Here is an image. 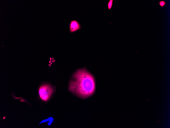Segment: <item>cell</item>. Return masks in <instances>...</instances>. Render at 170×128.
<instances>
[{
    "label": "cell",
    "mask_w": 170,
    "mask_h": 128,
    "mask_svg": "<svg viewBox=\"0 0 170 128\" xmlns=\"http://www.w3.org/2000/svg\"><path fill=\"white\" fill-rule=\"evenodd\" d=\"M113 0H110L108 4V9H110L111 8L112 5Z\"/></svg>",
    "instance_id": "4"
},
{
    "label": "cell",
    "mask_w": 170,
    "mask_h": 128,
    "mask_svg": "<svg viewBox=\"0 0 170 128\" xmlns=\"http://www.w3.org/2000/svg\"><path fill=\"white\" fill-rule=\"evenodd\" d=\"M55 86L50 83L47 82L42 83L38 89L40 98L43 101H47L51 99L56 92Z\"/></svg>",
    "instance_id": "2"
},
{
    "label": "cell",
    "mask_w": 170,
    "mask_h": 128,
    "mask_svg": "<svg viewBox=\"0 0 170 128\" xmlns=\"http://www.w3.org/2000/svg\"><path fill=\"white\" fill-rule=\"evenodd\" d=\"M69 27V32L73 33L80 30L81 26L78 21L76 20H73L70 21Z\"/></svg>",
    "instance_id": "3"
},
{
    "label": "cell",
    "mask_w": 170,
    "mask_h": 128,
    "mask_svg": "<svg viewBox=\"0 0 170 128\" xmlns=\"http://www.w3.org/2000/svg\"><path fill=\"white\" fill-rule=\"evenodd\" d=\"M159 4L160 6L162 7H163L166 4V3L164 1H163L160 2L159 3Z\"/></svg>",
    "instance_id": "5"
},
{
    "label": "cell",
    "mask_w": 170,
    "mask_h": 128,
    "mask_svg": "<svg viewBox=\"0 0 170 128\" xmlns=\"http://www.w3.org/2000/svg\"><path fill=\"white\" fill-rule=\"evenodd\" d=\"M93 76L84 68L78 69L73 75L69 81L68 90L82 99L92 95L95 90Z\"/></svg>",
    "instance_id": "1"
}]
</instances>
